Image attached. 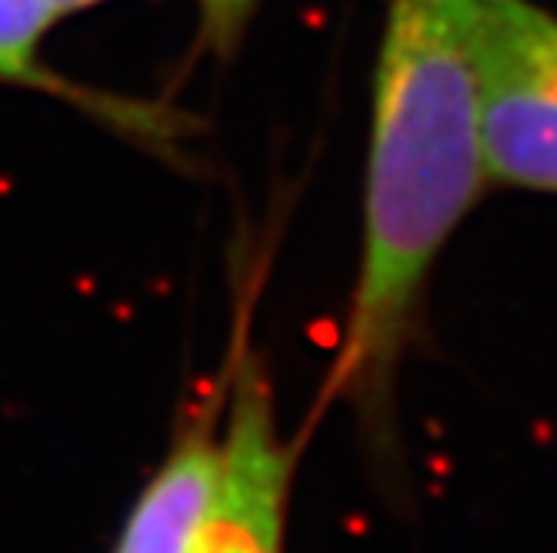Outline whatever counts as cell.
Returning a JSON list of instances; mask_svg holds the SVG:
<instances>
[{
	"instance_id": "8992f818",
	"label": "cell",
	"mask_w": 557,
	"mask_h": 553,
	"mask_svg": "<svg viewBox=\"0 0 557 553\" xmlns=\"http://www.w3.org/2000/svg\"><path fill=\"white\" fill-rule=\"evenodd\" d=\"M200 4V14H205V24L211 30V40L218 47H227L237 40L244 21L250 17L258 0H197Z\"/></svg>"
},
{
	"instance_id": "52a82bcc",
	"label": "cell",
	"mask_w": 557,
	"mask_h": 553,
	"mask_svg": "<svg viewBox=\"0 0 557 553\" xmlns=\"http://www.w3.org/2000/svg\"><path fill=\"white\" fill-rule=\"evenodd\" d=\"M50 4H54V11H58V14H71V11L94 8V4H100V0H50Z\"/></svg>"
},
{
	"instance_id": "6da1fadb",
	"label": "cell",
	"mask_w": 557,
	"mask_h": 553,
	"mask_svg": "<svg viewBox=\"0 0 557 553\" xmlns=\"http://www.w3.org/2000/svg\"><path fill=\"white\" fill-rule=\"evenodd\" d=\"M478 0H387L374 74L358 284L327 397L387 407L421 290L484 187Z\"/></svg>"
},
{
	"instance_id": "3957f363",
	"label": "cell",
	"mask_w": 557,
	"mask_h": 553,
	"mask_svg": "<svg viewBox=\"0 0 557 553\" xmlns=\"http://www.w3.org/2000/svg\"><path fill=\"white\" fill-rule=\"evenodd\" d=\"M224 483L211 553H281L290 490V450L277 433L271 387L240 361L224 407Z\"/></svg>"
},
{
	"instance_id": "5b68a950",
	"label": "cell",
	"mask_w": 557,
	"mask_h": 553,
	"mask_svg": "<svg viewBox=\"0 0 557 553\" xmlns=\"http://www.w3.org/2000/svg\"><path fill=\"white\" fill-rule=\"evenodd\" d=\"M58 17L50 0H0V80H40L37 50Z\"/></svg>"
},
{
	"instance_id": "7a4b0ae2",
	"label": "cell",
	"mask_w": 557,
	"mask_h": 553,
	"mask_svg": "<svg viewBox=\"0 0 557 553\" xmlns=\"http://www.w3.org/2000/svg\"><path fill=\"white\" fill-rule=\"evenodd\" d=\"M474 61L487 177L557 193V17L534 0H478Z\"/></svg>"
},
{
	"instance_id": "277c9868",
	"label": "cell",
	"mask_w": 557,
	"mask_h": 553,
	"mask_svg": "<svg viewBox=\"0 0 557 553\" xmlns=\"http://www.w3.org/2000/svg\"><path fill=\"white\" fill-rule=\"evenodd\" d=\"M218 411L190 417L171 454L140 490L114 553H211L224 447Z\"/></svg>"
}]
</instances>
